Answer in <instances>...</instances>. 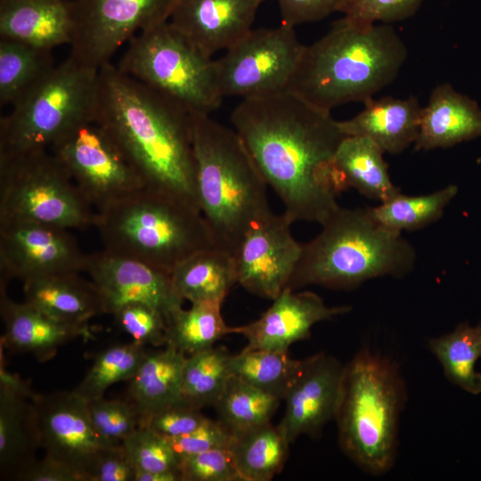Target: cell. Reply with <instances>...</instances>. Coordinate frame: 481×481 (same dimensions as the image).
Masks as SVG:
<instances>
[{
	"mask_svg": "<svg viewBox=\"0 0 481 481\" xmlns=\"http://www.w3.org/2000/svg\"><path fill=\"white\" fill-rule=\"evenodd\" d=\"M230 121L293 223L322 224L339 207L334 156L346 135L331 112L284 92L242 100Z\"/></svg>",
	"mask_w": 481,
	"mask_h": 481,
	"instance_id": "obj_1",
	"label": "cell"
},
{
	"mask_svg": "<svg viewBox=\"0 0 481 481\" xmlns=\"http://www.w3.org/2000/svg\"><path fill=\"white\" fill-rule=\"evenodd\" d=\"M94 118L113 137L145 189L200 210L188 111L109 62L99 69Z\"/></svg>",
	"mask_w": 481,
	"mask_h": 481,
	"instance_id": "obj_2",
	"label": "cell"
},
{
	"mask_svg": "<svg viewBox=\"0 0 481 481\" xmlns=\"http://www.w3.org/2000/svg\"><path fill=\"white\" fill-rule=\"evenodd\" d=\"M408 56L389 24L337 20L322 37L305 45L288 91L321 110L365 102L390 85Z\"/></svg>",
	"mask_w": 481,
	"mask_h": 481,
	"instance_id": "obj_3",
	"label": "cell"
},
{
	"mask_svg": "<svg viewBox=\"0 0 481 481\" xmlns=\"http://www.w3.org/2000/svg\"><path fill=\"white\" fill-rule=\"evenodd\" d=\"M197 198L216 249L232 257L273 212L267 183L240 136L207 114H191Z\"/></svg>",
	"mask_w": 481,
	"mask_h": 481,
	"instance_id": "obj_4",
	"label": "cell"
},
{
	"mask_svg": "<svg viewBox=\"0 0 481 481\" xmlns=\"http://www.w3.org/2000/svg\"><path fill=\"white\" fill-rule=\"evenodd\" d=\"M321 225V232L302 245L287 285L293 290L308 285L353 289L374 278L405 276L414 267L412 244L379 224L367 208L339 206Z\"/></svg>",
	"mask_w": 481,
	"mask_h": 481,
	"instance_id": "obj_5",
	"label": "cell"
},
{
	"mask_svg": "<svg viewBox=\"0 0 481 481\" xmlns=\"http://www.w3.org/2000/svg\"><path fill=\"white\" fill-rule=\"evenodd\" d=\"M406 388L397 365L368 347L345 365L335 416L344 453L364 472L380 476L395 464Z\"/></svg>",
	"mask_w": 481,
	"mask_h": 481,
	"instance_id": "obj_6",
	"label": "cell"
},
{
	"mask_svg": "<svg viewBox=\"0 0 481 481\" xmlns=\"http://www.w3.org/2000/svg\"><path fill=\"white\" fill-rule=\"evenodd\" d=\"M94 226L103 250L170 274L193 254L216 249L198 208L145 188L95 212Z\"/></svg>",
	"mask_w": 481,
	"mask_h": 481,
	"instance_id": "obj_7",
	"label": "cell"
},
{
	"mask_svg": "<svg viewBox=\"0 0 481 481\" xmlns=\"http://www.w3.org/2000/svg\"><path fill=\"white\" fill-rule=\"evenodd\" d=\"M99 69L69 55L0 119V155L48 150L68 128L93 118Z\"/></svg>",
	"mask_w": 481,
	"mask_h": 481,
	"instance_id": "obj_8",
	"label": "cell"
},
{
	"mask_svg": "<svg viewBox=\"0 0 481 481\" xmlns=\"http://www.w3.org/2000/svg\"><path fill=\"white\" fill-rule=\"evenodd\" d=\"M116 66L190 114L210 115L224 99L215 60L197 50L169 20L131 38Z\"/></svg>",
	"mask_w": 481,
	"mask_h": 481,
	"instance_id": "obj_9",
	"label": "cell"
},
{
	"mask_svg": "<svg viewBox=\"0 0 481 481\" xmlns=\"http://www.w3.org/2000/svg\"><path fill=\"white\" fill-rule=\"evenodd\" d=\"M94 219L93 207L49 150L0 155V222L85 229Z\"/></svg>",
	"mask_w": 481,
	"mask_h": 481,
	"instance_id": "obj_10",
	"label": "cell"
},
{
	"mask_svg": "<svg viewBox=\"0 0 481 481\" xmlns=\"http://www.w3.org/2000/svg\"><path fill=\"white\" fill-rule=\"evenodd\" d=\"M48 150L97 211L144 188L118 143L94 117L68 128Z\"/></svg>",
	"mask_w": 481,
	"mask_h": 481,
	"instance_id": "obj_11",
	"label": "cell"
},
{
	"mask_svg": "<svg viewBox=\"0 0 481 481\" xmlns=\"http://www.w3.org/2000/svg\"><path fill=\"white\" fill-rule=\"evenodd\" d=\"M304 46L289 24L252 29L215 60L221 96L244 100L287 92Z\"/></svg>",
	"mask_w": 481,
	"mask_h": 481,
	"instance_id": "obj_12",
	"label": "cell"
},
{
	"mask_svg": "<svg viewBox=\"0 0 481 481\" xmlns=\"http://www.w3.org/2000/svg\"><path fill=\"white\" fill-rule=\"evenodd\" d=\"M69 55L99 69L143 30L168 21L177 0H71Z\"/></svg>",
	"mask_w": 481,
	"mask_h": 481,
	"instance_id": "obj_13",
	"label": "cell"
},
{
	"mask_svg": "<svg viewBox=\"0 0 481 481\" xmlns=\"http://www.w3.org/2000/svg\"><path fill=\"white\" fill-rule=\"evenodd\" d=\"M68 230L31 221L0 222V288L12 279L85 272L86 254Z\"/></svg>",
	"mask_w": 481,
	"mask_h": 481,
	"instance_id": "obj_14",
	"label": "cell"
},
{
	"mask_svg": "<svg viewBox=\"0 0 481 481\" xmlns=\"http://www.w3.org/2000/svg\"><path fill=\"white\" fill-rule=\"evenodd\" d=\"M40 447L78 472L84 481L109 445L95 429L88 403L74 390L36 394L31 399Z\"/></svg>",
	"mask_w": 481,
	"mask_h": 481,
	"instance_id": "obj_15",
	"label": "cell"
},
{
	"mask_svg": "<svg viewBox=\"0 0 481 481\" xmlns=\"http://www.w3.org/2000/svg\"><path fill=\"white\" fill-rule=\"evenodd\" d=\"M292 223L285 213H272L243 238L233 257L237 283L249 292L273 300L287 287L302 251Z\"/></svg>",
	"mask_w": 481,
	"mask_h": 481,
	"instance_id": "obj_16",
	"label": "cell"
},
{
	"mask_svg": "<svg viewBox=\"0 0 481 481\" xmlns=\"http://www.w3.org/2000/svg\"><path fill=\"white\" fill-rule=\"evenodd\" d=\"M85 272L98 287L106 314L142 303L157 310L168 324L183 308L184 300L175 292L171 274L143 263L102 250L86 255Z\"/></svg>",
	"mask_w": 481,
	"mask_h": 481,
	"instance_id": "obj_17",
	"label": "cell"
},
{
	"mask_svg": "<svg viewBox=\"0 0 481 481\" xmlns=\"http://www.w3.org/2000/svg\"><path fill=\"white\" fill-rule=\"evenodd\" d=\"M345 373L337 358L321 353L305 359L287 393L286 408L278 428L291 444L298 436H317L335 419Z\"/></svg>",
	"mask_w": 481,
	"mask_h": 481,
	"instance_id": "obj_18",
	"label": "cell"
},
{
	"mask_svg": "<svg viewBox=\"0 0 481 481\" xmlns=\"http://www.w3.org/2000/svg\"><path fill=\"white\" fill-rule=\"evenodd\" d=\"M350 310L349 306H328L314 292H294L286 287L260 318L232 327V333L246 338L243 349L289 350L293 343L309 338L314 324Z\"/></svg>",
	"mask_w": 481,
	"mask_h": 481,
	"instance_id": "obj_19",
	"label": "cell"
},
{
	"mask_svg": "<svg viewBox=\"0 0 481 481\" xmlns=\"http://www.w3.org/2000/svg\"><path fill=\"white\" fill-rule=\"evenodd\" d=\"M266 0H177L169 22L202 54L213 58L253 28Z\"/></svg>",
	"mask_w": 481,
	"mask_h": 481,
	"instance_id": "obj_20",
	"label": "cell"
},
{
	"mask_svg": "<svg viewBox=\"0 0 481 481\" xmlns=\"http://www.w3.org/2000/svg\"><path fill=\"white\" fill-rule=\"evenodd\" d=\"M0 313L4 324L1 346L14 353L32 354L45 362L61 345L78 337H90L87 325L61 322L27 303L12 300L0 288Z\"/></svg>",
	"mask_w": 481,
	"mask_h": 481,
	"instance_id": "obj_21",
	"label": "cell"
},
{
	"mask_svg": "<svg viewBox=\"0 0 481 481\" xmlns=\"http://www.w3.org/2000/svg\"><path fill=\"white\" fill-rule=\"evenodd\" d=\"M74 30L71 0H0V38L53 50L70 45Z\"/></svg>",
	"mask_w": 481,
	"mask_h": 481,
	"instance_id": "obj_22",
	"label": "cell"
},
{
	"mask_svg": "<svg viewBox=\"0 0 481 481\" xmlns=\"http://www.w3.org/2000/svg\"><path fill=\"white\" fill-rule=\"evenodd\" d=\"M363 104V109L358 114L338 121L344 135L366 137L384 153L390 154H399L414 144L422 110L416 97L371 98Z\"/></svg>",
	"mask_w": 481,
	"mask_h": 481,
	"instance_id": "obj_23",
	"label": "cell"
},
{
	"mask_svg": "<svg viewBox=\"0 0 481 481\" xmlns=\"http://www.w3.org/2000/svg\"><path fill=\"white\" fill-rule=\"evenodd\" d=\"M481 136V108L450 84L436 86L422 107L415 151L449 148Z\"/></svg>",
	"mask_w": 481,
	"mask_h": 481,
	"instance_id": "obj_24",
	"label": "cell"
},
{
	"mask_svg": "<svg viewBox=\"0 0 481 481\" xmlns=\"http://www.w3.org/2000/svg\"><path fill=\"white\" fill-rule=\"evenodd\" d=\"M24 301L61 322L87 325L106 314L102 296L93 281L70 273L23 281Z\"/></svg>",
	"mask_w": 481,
	"mask_h": 481,
	"instance_id": "obj_25",
	"label": "cell"
},
{
	"mask_svg": "<svg viewBox=\"0 0 481 481\" xmlns=\"http://www.w3.org/2000/svg\"><path fill=\"white\" fill-rule=\"evenodd\" d=\"M384 152L363 136H346L334 156L335 180L339 193L354 188L367 199L385 202L399 194L391 181Z\"/></svg>",
	"mask_w": 481,
	"mask_h": 481,
	"instance_id": "obj_26",
	"label": "cell"
},
{
	"mask_svg": "<svg viewBox=\"0 0 481 481\" xmlns=\"http://www.w3.org/2000/svg\"><path fill=\"white\" fill-rule=\"evenodd\" d=\"M186 355L170 345L148 352L128 380L127 395L141 414L143 427L159 411L177 404Z\"/></svg>",
	"mask_w": 481,
	"mask_h": 481,
	"instance_id": "obj_27",
	"label": "cell"
},
{
	"mask_svg": "<svg viewBox=\"0 0 481 481\" xmlns=\"http://www.w3.org/2000/svg\"><path fill=\"white\" fill-rule=\"evenodd\" d=\"M40 447L31 399L0 388V477L13 480Z\"/></svg>",
	"mask_w": 481,
	"mask_h": 481,
	"instance_id": "obj_28",
	"label": "cell"
},
{
	"mask_svg": "<svg viewBox=\"0 0 481 481\" xmlns=\"http://www.w3.org/2000/svg\"><path fill=\"white\" fill-rule=\"evenodd\" d=\"M174 289L192 303H223L237 283L234 257L218 249L199 251L181 262L171 273Z\"/></svg>",
	"mask_w": 481,
	"mask_h": 481,
	"instance_id": "obj_29",
	"label": "cell"
},
{
	"mask_svg": "<svg viewBox=\"0 0 481 481\" xmlns=\"http://www.w3.org/2000/svg\"><path fill=\"white\" fill-rule=\"evenodd\" d=\"M55 65L53 50L0 38V106L13 107Z\"/></svg>",
	"mask_w": 481,
	"mask_h": 481,
	"instance_id": "obj_30",
	"label": "cell"
},
{
	"mask_svg": "<svg viewBox=\"0 0 481 481\" xmlns=\"http://www.w3.org/2000/svg\"><path fill=\"white\" fill-rule=\"evenodd\" d=\"M290 443L270 422L233 435L230 450L241 481H269L280 473Z\"/></svg>",
	"mask_w": 481,
	"mask_h": 481,
	"instance_id": "obj_31",
	"label": "cell"
},
{
	"mask_svg": "<svg viewBox=\"0 0 481 481\" xmlns=\"http://www.w3.org/2000/svg\"><path fill=\"white\" fill-rule=\"evenodd\" d=\"M428 347L451 383L472 395L481 393V373L475 369L481 357V325L461 323L452 332L429 338Z\"/></svg>",
	"mask_w": 481,
	"mask_h": 481,
	"instance_id": "obj_32",
	"label": "cell"
},
{
	"mask_svg": "<svg viewBox=\"0 0 481 481\" xmlns=\"http://www.w3.org/2000/svg\"><path fill=\"white\" fill-rule=\"evenodd\" d=\"M231 355L224 346H211L188 355L177 404L201 410L214 406L232 376Z\"/></svg>",
	"mask_w": 481,
	"mask_h": 481,
	"instance_id": "obj_33",
	"label": "cell"
},
{
	"mask_svg": "<svg viewBox=\"0 0 481 481\" xmlns=\"http://www.w3.org/2000/svg\"><path fill=\"white\" fill-rule=\"evenodd\" d=\"M305 360L289 356V350L243 349L230 358L232 375L284 400Z\"/></svg>",
	"mask_w": 481,
	"mask_h": 481,
	"instance_id": "obj_34",
	"label": "cell"
},
{
	"mask_svg": "<svg viewBox=\"0 0 481 481\" xmlns=\"http://www.w3.org/2000/svg\"><path fill=\"white\" fill-rule=\"evenodd\" d=\"M281 401L232 376L214 407L217 420L236 435L270 422Z\"/></svg>",
	"mask_w": 481,
	"mask_h": 481,
	"instance_id": "obj_35",
	"label": "cell"
},
{
	"mask_svg": "<svg viewBox=\"0 0 481 481\" xmlns=\"http://www.w3.org/2000/svg\"><path fill=\"white\" fill-rule=\"evenodd\" d=\"M220 302L192 303L189 309H180L167 324V341L186 356L214 346L232 333L221 314Z\"/></svg>",
	"mask_w": 481,
	"mask_h": 481,
	"instance_id": "obj_36",
	"label": "cell"
},
{
	"mask_svg": "<svg viewBox=\"0 0 481 481\" xmlns=\"http://www.w3.org/2000/svg\"><path fill=\"white\" fill-rule=\"evenodd\" d=\"M457 192L458 188L453 184L420 196H407L400 192L367 209L379 224L391 231L400 233L416 231L437 221Z\"/></svg>",
	"mask_w": 481,
	"mask_h": 481,
	"instance_id": "obj_37",
	"label": "cell"
},
{
	"mask_svg": "<svg viewBox=\"0 0 481 481\" xmlns=\"http://www.w3.org/2000/svg\"><path fill=\"white\" fill-rule=\"evenodd\" d=\"M147 355L146 346L133 340L111 346L95 356L74 391L87 402L102 397L110 386L133 378Z\"/></svg>",
	"mask_w": 481,
	"mask_h": 481,
	"instance_id": "obj_38",
	"label": "cell"
},
{
	"mask_svg": "<svg viewBox=\"0 0 481 481\" xmlns=\"http://www.w3.org/2000/svg\"><path fill=\"white\" fill-rule=\"evenodd\" d=\"M87 403L93 424L109 446L122 444L141 426V414L128 398L102 396Z\"/></svg>",
	"mask_w": 481,
	"mask_h": 481,
	"instance_id": "obj_39",
	"label": "cell"
},
{
	"mask_svg": "<svg viewBox=\"0 0 481 481\" xmlns=\"http://www.w3.org/2000/svg\"><path fill=\"white\" fill-rule=\"evenodd\" d=\"M122 444L135 470L179 474V459L171 444L150 428H138Z\"/></svg>",
	"mask_w": 481,
	"mask_h": 481,
	"instance_id": "obj_40",
	"label": "cell"
},
{
	"mask_svg": "<svg viewBox=\"0 0 481 481\" xmlns=\"http://www.w3.org/2000/svg\"><path fill=\"white\" fill-rule=\"evenodd\" d=\"M117 324L132 340L143 346H166L167 324L164 317L153 307L131 303L123 306L113 314Z\"/></svg>",
	"mask_w": 481,
	"mask_h": 481,
	"instance_id": "obj_41",
	"label": "cell"
},
{
	"mask_svg": "<svg viewBox=\"0 0 481 481\" xmlns=\"http://www.w3.org/2000/svg\"><path fill=\"white\" fill-rule=\"evenodd\" d=\"M181 481H241L230 448L209 450L180 461Z\"/></svg>",
	"mask_w": 481,
	"mask_h": 481,
	"instance_id": "obj_42",
	"label": "cell"
},
{
	"mask_svg": "<svg viewBox=\"0 0 481 481\" xmlns=\"http://www.w3.org/2000/svg\"><path fill=\"white\" fill-rule=\"evenodd\" d=\"M425 0H355L342 20L354 25L390 24L413 16Z\"/></svg>",
	"mask_w": 481,
	"mask_h": 481,
	"instance_id": "obj_43",
	"label": "cell"
},
{
	"mask_svg": "<svg viewBox=\"0 0 481 481\" xmlns=\"http://www.w3.org/2000/svg\"><path fill=\"white\" fill-rule=\"evenodd\" d=\"M180 461L218 448H230L233 434L219 420L208 419L194 431L175 438H166Z\"/></svg>",
	"mask_w": 481,
	"mask_h": 481,
	"instance_id": "obj_44",
	"label": "cell"
},
{
	"mask_svg": "<svg viewBox=\"0 0 481 481\" xmlns=\"http://www.w3.org/2000/svg\"><path fill=\"white\" fill-rule=\"evenodd\" d=\"M208 419L200 410L175 404L151 415L143 427L165 438H175L194 431Z\"/></svg>",
	"mask_w": 481,
	"mask_h": 481,
	"instance_id": "obj_45",
	"label": "cell"
},
{
	"mask_svg": "<svg viewBox=\"0 0 481 481\" xmlns=\"http://www.w3.org/2000/svg\"><path fill=\"white\" fill-rule=\"evenodd\" d=\"M281 22L296 27L321 20L335 12L346 13L355 0H275Z\"/></svg>",
	"mask_w": 481,
	"mask_h": 481,
	"instance_id": "obj_46",
	"label": "cell"
},
{
	"mask_svg": "<svg viewBox=\"0 0 481 481\" xmlns=\"http://www.w3.org/2000/svg\"><path fill=\"white\" fill-rule=\"evenodd\" d=\"M135 474L123 444L108 446L98 455L86 481H134Z\"/></svg>",
	"mask_w": 481,
	"mask_h": 481,
	"instance_id": "obj_47",
	"label": "cell"
},
{
	"mask_svg": "<svg viewBox=\"0 0 481 481\" xmlns=\"http://www.w3.org/2000/svg\"><path fill=\"white\" fill-rule=\"evenodd\" d=\"M16 481H84L83 477L63 463L45 455L35 459L14 477Z\"/></svg>",
	"mask_w": 481,
	"mask_h": 481,
	"instance_id": "obj_48",
	"label": "cell"
},
{
	"mask_svg": "<svg viewBox=\"0 0 481 481\" xmlns=\"http://www.w3.org/2000/svg\"><path fill=\"white\" fill-rule=\"evenodd\" d=\"M0 388L6 389L12 393L32 399L35 393L29 381L25 380L20 375L8 371L4 363L1 358L0 363Z\"/></svg>",
	"mask_w": 481,
	"mask_h": 481,
	"instance_id": "obj_49",
	"label": "cell"
},
{
	"mask_svg": "<svg viewBox=\"0 0 481 481\" xmlns=\"http://www.w3.org/2000/svg\"><path fill=\"white\" fill-rule=\"evenodd\" d=\"M134 481H181L177 473L135 470Z\"/></svg>",
	"mask_w": 481,
	"mask_h": 481,
	"instance_id": "obj_50",
	"label": "cell"
}]
</instances>
